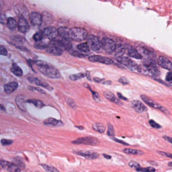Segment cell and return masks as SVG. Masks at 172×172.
Returning <instances> with one entry per match:
<instances>
[{"instance_id": "cell-2", "label": "cell", "mask_w": 172, "mask_h": 172, "mask_svg": "<svg viewBox=\"0 0 172 172\" xmlns=\"http://www.w3.org/2000/svg\"><path fill=\"white\" fill-rule=\"evenodd\" d=\"M138 73L151 77H159L160 74L155 62L151 59H146L143 65L138 66Z\"/></svg>"}, {"instance_id": "cell-30", "label": "cell", "mask_w": 172, "mask_h": 172, "mask_svg": "<svg viewBox=\"0 0 172 172\" xmlns=\"http://www.w3.org/2000/svg\"><path fill=\"white\" fill-rule=\"evenodd\" d=\"M77 48L79 51L83 53H88L90 51V48L89 44L86 42L80 44L77 46Z\"/></svg>"}, {"instance_id": "cell-48", "label": "cell", "mask_w": 172, "mask_h": 172, "mask_svg": "<svg viewBox=\"0 0 172 172\" xmlns=\"http://www.w3.org/2000/svg\"><path fill=\"white\" fill-rule=\"evenodd\" d=\"M66 101L68 105L71 107L72 108H75L76 107V105L74 101L72 100L71 99L67 98L66 99Z\"/></svg>"}, {"instance_id": "cell-35", "label": "cell", "mask_w": 172, "mask_h": 172, "mask_svg": "<svg viewBox=\"0 0 172 172\" xmlns=\"http://www.w3.org/2000/svg\"><path fill=\"white\" fill-rule=\"evenodd\" d=\"M84 86L86 88L89 89L90 90V91H91V92H92L93 99H94V100L95 101L98 102L100 101V96H99L98 93H97L96 92H95V91H92V90L91 89V88L90 87V86L88 84L85 83Z\"/></svg>"}, {"instance_id": "cell-36", "label": "cell", "mask_w": 172, "mask_h": 172, "mask_svg": "<svg viewBox=\"0 0 172 172\" xmlns=\"http://www.w3.org/2000/svg\"><path fill=\"white\" fill-rule=\"evenodd\" d=\"M85 77V75L83 73H78L76 74H72L69 76V79L71 81H76L78 79H81L82 78H84Z\"/></svg>"}, {"instance_id": "cell-52", "label": "cell", "mask_w": 172, "mask_h": 172, "mask_svg": "<svg viewBox=\"0 0 172 172\" xmlns=\"http://www.w3.org/2000/svg\"><path fill=\"white\" fill-rule=\"evenodd\" d=\"M158 153L161 155H164V156L168 157H169V158L172 159V154H171V153H165V152L161 151H158Z\"/></svg>"}, {"instance_id": "cell-7", "label": "cell", "mask_w": 172, "mask_h": 172, "mask_svg": "<svg viewBox=\"0 0 172 172\" xmlns=\"http://www.w3.org/2000/svg\"><path fill=\"white\" fill-rule=\"evenodd\" d=\"M117 61L120 64L126 66L129 70L138 72V65L128 57L123 56L119 57L117 58Z\"/></svg>"}, {"instance_id": "cell-32", "label": "cell", "mask_w": 172, "mask_h": 172, "mask_svg": "<svg viewBox=\"0 0 172 172\" xmlns=\"http://www.w3.org/2000/svg\"><path fill=\"white\" fill-rule=\"evenodd\" d=\"M93 128L95 131L100 133H103L106 130L104 125L100 123H95L93 124Z\"/></svg>"}, {"instance_id": "cell-23", "label": "cell", "mask_w": 172, "mask_h": 172, "mask_svg": "<svg viewBox=\"0 0 172 172\" xmlns=\"http://www.w3.org/2000/svg\"><path fill=\"white\" fill-rule=\"evenodd\" d=\"M44 123L45 125H52L54 126H61L64 125L62 121L53 118H48L44 121Z\"/></svg>"}, {"instance_id": "cell-41", "label": "cell", "mask_w": 172, "mask_h": 172, "mask_svg": "<svg viewBox=\"0 0 172 172\" xmlns=\"http://www.w3.org/2000/svg\"><path fill=\"white\" fill-rule=\"evenodd\" d=\"M11 39L15 42L19 43V44H23L25 41V39L24 37H23L22 36H19V35L11 36Z\"/></svg>"}, {"instance_id": "cell-3", "label": "cell", "mask_w": 172, "mask_h": 172, "mask_svg": "<svg viewBox=\"0 0 172 172\" xmlns=\"http://www.w3.org/2000/svg\"><path fill=\"white\" fill-rule=\"evenodd\" d=\"M69 35L70 39L79 42L87 38L88 33L85 29L83 28L74 27L70 29Z\"/></svg>"}, {"instance_id": "cell-44", "label": "cell", "mask_w": 172, "mask_h": 172, "mask_svg": "<svg viewBox=\"0 0 172 172\" xmlns=\"http://www.w3.org/2000/svg\"><path fill=\"white\" fill-rule=\"evenodd\" d=\"M149 125H151L152 127L154 128L159 129L161 128V125L159 124L158 123H157L156 122L153 120H150L149 121Z\"/></svg>"}, {"instance_id": "cell-17", "label": "cell", "mask_w": 172, "mask_h": 172, "mask_svg": "<svg viewBox=\"0 0 172 172\" xmlns=\"http://www.w3.org/2000/svg\"><path fill=\"white\" fill-rule=\"evenodd\" d=\"M132 107L138 113H142L147 110V107L139 100H133L131 103Z\"/></svg>"}, {"instance_id": "cell-49", "label": "cell", "mask_w": 172, "mask_h": 172, "mask_svg": "<svg viewBox=\"0 0 172 172\" xmlns=\"http://www.w3.org/2000/svg\"><path fill=\"white\" fill-rule=\"evenodd\" d=\"M1 144L3 146H9L13 144V141L10 140H6V139H3L1 140Z\"/></svg>"}, {"instance_id": "cell-45", "label": "cell", "mask_w": 172, "mask_h": 172, "mask_svg": "<svg viewBox=\"0 0 172 172\" xmlns=\"http://www.w3.org/2000/svg\"><path fill=\"white\" fill-rule=\"evenodd\" d=\"M29 89L30 91H36V92H38V93H41V94H46L45 91L38 87H29Z\"/></svg>"}, {"instance_id": "cell-64", "label": "cell", "mask_w": 172, "mask_h": 172, "mask_svg": "<svg viewBox=\"0 0 172 172\" xmlns=\"http://www.w3.org/2000/svg\"><path fill=\"white\" fill-rule=\"evenodd\" d=\"M0 165H1V164H0ZM0 170H1V166H0Z\"/></svg>"}, {"instance_id": "cell-4", "label": "cell", "mask_w": 172, "mask_h": 172, "mask_svg": "<svg viewBox=\"0 0 172 172\" xmlns=\"http://www.w3.org/2000/svg\"><path fill=\"white\" fill-rule=\"evenodd\" d=\"M87 43L91 49L96 52H99L102 48V43L98 36L89 35L87 37Z\"/></svg>"}, {"instance_id": "cell-24", "label": "cell", "mask_w": 172, "mask_h": 172, "mask_svg": "<svg viewBox=\"0 0 172 172\" xmlns=\"http://www.w3.org/2000/svg\"><path fill=\"white\" fill-rule=\"evenodd\" d=\"M70 30V29L66 27H61L57 29L59 32V35L61 36L62 39H70V35H69Z\"/></svg>"}, {"instance_id": "cell-59", "label": "cell", "mask_w": 172, "mask_h": 172, "mask_svg": "<svg viewBox=\"0 0 172 172\" xmlns=\"http://www.w3.org/2000/svg\"><path fill=\"white\" fill-rule=\"evenodd\" d=\"M104 85H111V82L110 81H107L104 82L103 83Z\"/></svg>"}, {"instance_id": "cell-42", "label": "cell", "mask_w": 172, "mask_h": 172, "mask_svg": "<svg viewBox=\"0 0 172 172\" xmlns=\"http://www.w3.org/2000/svg\"><path fill=\"white\" fill-rule=\"evenodd\" d=\"M136 170L137 172H155V169L153 168V167L149 166L146 168H138L136 169Z\"/></svg>"}, {"instance_id": "cell-11", "label": "cell", "mask_w": 172, "mask_h": 172, "mask_svg": "<svg viewBox=\"0 0 172 172\" xmlns=\"http://www.w3.org/2000/svg\"><path fill=\"white\" fill-rule=\"evenodd\" d=\"M44 36L51 40L55 39L59 35V32L57 28L52 26L47 27L43 30Z\"/></svg>"}, {"instance_id": "cell-40", "label": "cell", "mask_w": 172, "mask_h": 172, "mask_svg": "<svg viewBox=\"0 0 172 172\" xmlns=\"http://www.w3.org/2000/svg\"><path fill=\"white\" fill-rule=\"evenodd\" d=\"M44 34L42 31H39V32H36L35 34H34L33 37V39L35 41H39L42 40L44 38Z\"/></svg>"}, {"instance_id": "cell-33", "label": "cell", "mask_w": 172, "mask_h": 172, "mask_svg": "<svg viewBox=\"0 0 172 172\" xmlns=\"http://www.w3.org/2000/svg\"><path fill=\"white\" fill-rule=\"evenodd\" d=\"M26 102L27 103L33 104L34 106L37 108H42L44 106L43 102H42L41 101L37 100V99H29V100L26 101Z\"/></svg>"}, {"instance_id": "cell-10", "label": "cell", "mask_w": 172, "mask_h": 172, "mask_svg": "<svg viewBox=\"0 0 172 172\" xmlns=\"http://www.w3.org/2000/svg\"><path fill=\"white\" fill-rule=\"evenodd\" d=\"M140 97H141L142 100L144 101V102H145V103H146L149 106H150L151 107L155 108V109H157L160 110L164 112L166 111V110L165 108H164L163 106H161L160 104L157 103V102L151 99L149 97L146 96L144 95H142L140 96Z\"/></svg>"}, {"instance_id": "cell-43", "label": "cell", "mask_w": 172, "mask_h": 172, "mask_svg": "<svg viewBox=\"0 0 172 172\" xmlns=\"http://www.w3.org/2000/svg\"><path fill=\"white\" fill-rule=\"evenodd\" d=\"M107 134L110 136H115V131H114V127L111 123H108V124Z\"/></svg>"}, {"instance_id": "cell-28", "label": "cell", "mask_w": 172, "mask_h": 172, "mask_svg": "<svg viewBox=\"0 0 172 172\" xmlns=\"http://www.w3.org/2000/svg\"><path fill=\"white\" fill-rule=\"evenodd\" d=\"M128 55L131 57L137 59H142V55L139 53L136 49H134L133 48H131L128 50Z\"/></svg>"}, {"instance_id": "cell-13", "label": "cell", "mask_w": 172, "mask_h": 172, "mask_svg": "<svg viewBox=\"0 0 172 172\" xmlns=\"http://www.w3.org/2000/svg\"><path fill=\"white\" fill-rule=\"evenodd\" d=\"M14 11L16 14L19 18H24L26 19L27 17L29 16L28 11L27 8L20 4H18L15 6Z\"/></svg>"}, {"instance_id": "cell-16", "label": "cell", "mask_w": 172, "mask_h": 172, "mask_svg": "<svg viewBox=\"0 0 172 172\" xmlns=\"http://www.w3.org/2000/svg\"><path fill=\"white\" fill-rule=\"evenodd\" d=\"M17 26L18 30L22 33H26L30 28L28 21L24 18H19Z\"/></svg>"}, {"instance_id": "cell-38", "label": "cell", "mask_w": 172, "mask_h": 172, "mask_svg": "<svg viewBox=\"0 0 172 172\" xmlns=\"http://www.w3.org/2000/svg\"><path fill=\"white\" fill-rule=\"evenodd\" d=\"M68 52L70 55H72V56L79 57V58H84V57H86V55L79 52V51H77L75 50H72V49L68 50Z\"/></svg>"}, {"instance_id": "cell-15", "label": "cell", "mask_w": 172, "mask_h": 172, "mask_svg": "<svg viewBox=\"0 0 172 172\" xmlns=\"http://www.w3.org/2000/svg\"><path fill=\"white\" fill-rule=\"evenodd\" d=\"M157 63L162 68L172 72V63L168 59L163 56H160L157 59Z\"/></svg>"}, {"instance_id": "cell-50", "label": "cell", "mask_w": 172, "mask_h": 172, "mask_svg": "<svg viewBox=\"0 0 172 172\" xmlns=\"http://www.w3.org/2000/svg\"><path fill=\"white\" fill-rule=\"evenodd\" d=\"M166 80L169 83L171 84L172 85V72H169L168 73L166 74Z\"/></svg>"}, {"instance_id": "cell-51", "label": "cell", "mask_w": 172, "mask_h": 172, "mask_svg": "<svg viewBox=\"0 0 172 172\" xmlns=\"http://www.w3.org/2000/svg\"><path fill=\"white\" fill-rule=\"evenodd\" d=\"M7 55H8V52L7 49L3 46H0V55L6 56Z\"/></svg>"}, {"instance_id": "cell-26", "label": "cell", "mask_w": 172, "mask_h": 172, "mask_svg": "<svg viewBox=\"0 0 172 172\" xmlns=\"http://www.w3.org/2000/svg\"><path fill=\"white\" fill-rule=\"evenodd\" d=\"M126 52V48L123 45L121 44H119L116 45V49L114 51L115 57L117 58L119 57H122L124 55Z\"/></svg>"}, {"instance_id": "cell-27", "label": "cell", "mask_w": 172, "mask_h": 172, "mask_svg": "<svg viewBox=\"0 0 172 172\" xmlns=\"http://www.w3.org/2000/svg\"><path fill=\"white\" fill-rule=\"evenodd\" d=\"M123 153L129 154V155H144V151L137 149H131L129 148H126L122 150Z\"/></svg>"}, {"instance_id": "cell-62", "label": "cell", "mask_w": 172, "mask_h": 172, "mask_svg": "<svg viewBox=\"0 0 172 172\" xmlns=\"http://www.w3.org/2000/svg\"><path fill=\"white\" fill-rule=\"evenodd\" d=\"M168 166H172V162H170L168 163Z\"/></svg>"}, {"instance_id": "cell-31", "label": "cell", "mask_w": 172, "mask_h": 172, "mask_svg": "<svg viewBox=\"0 0 172 172\" xmlns=\"http://www.w3.org/2000/svg\"><path fill=\"white\" fill-rule=\"evenodd\" d=\"M11 72L16 76H21L23 74V71L16 64H13L12 66Z\"/></svg>"}, {"instance_id": "cell-39", "label": "cell", "mask_w": 172, "mask_h": 172, "mask_svg": "<svg viewBox=\"0 0 172 172\" xmlns=\"http://www.w3.org/2000/svg\"><path fill=\"white\" fill-rule=\"evenodd\" d=\"M41 166L46 172H60L54 166H49L46 164H42Z\"/></svg>"}, {"instance_id": "cell-47", "label": "cell", "mask_w": 172, "mask_h": 172, "mask_svg": "<svg viewBox=\"0 0 172 172\" xmlns=\"http://www.w3.org/2000/svg\"><path fill=\"white\" fill-rule=\"evenodd\" d=\"M118 82L120 83L123 84V85H127L129 83V81L128 79L126 77H121L118 79Z\"/></svg>"}, {"instance_id": "cell-37", "label": "cell", "mask_w": 172, "mask_h": 172, "mask_svg": "<svg viewBox=\"0 0 172 172\" xmlns=\"http://www.w3.org/2000/svg\"><path fill=\"white\" fill-rule=\"evenodd\" d=\"M34 47L36 49H44L47 48L48 45L44 42L42 41V40L36 42L34 44Z\"/></svg>"}, {"instance_id": "cell-46", "label": "cell", "mask_w": 172, "mask_h": 172, "mask_svg": "<svg viewBox=\"0 0 172 172\" xmlns=\"http://www.w3.org/2000/svg\"><path fill=\"white\" fill-rule=\"evenodd\" d=\"M129 166H131V168H138L140 167V164L139 163L136 162L135 161H131L129 163Z\"/></svg>"}, {"instance_id": "cell-5", "label": "cell", "mask_w": 172, "mask_h": 172, "mask_svg": "<svg viewBox=\"0 0 172 172\" xmlns=\"http://www.w3.org/2000/svg\"><path fill=\"white\" fill-rule=\"evenodd\" d=\"M75 144H84L88 146H96L100 144V141L97 138L92 136H86L77 138L72 142Z\"/></svg>"}, {"instance_id": "cell-12", "label": "cell", "mask_w": 172, "mask_h": 172, "mask_svg": "<svg viewBox=\"0 0 172 172\" xmlns=\"http://www.w3.org/2000/svg\"><path fill=\"white\" fill-rule=\"evenodd\" d=\"M1 166L7 171L10 172H20V169L18 166L13 163H10L6 161H0Z\"/></svg>"}, {"instance_id": "cell-58", "label": "cell", "mask_w": 172, "mask_h": 172, "mask_svg": "<svg viewBox=\"0 0 172 172\" xmlns=\"http://www.w3.org/2000/svg\"><path fill=\"white\" fill-rule=\"evenodd\" d=\"M4 6V0H0V11L2 10Z\"/></svg>"}, {"instance_id": "cell-53", "label": "cell", "mask_w": 172, "mask_h": 172, "mask_svg": "<svg viewBox=\"0 0 172 172\" xmlns=\"http://www.w3.org/2000/svg\"><path fill=\"white\" fill-rule=\"evenodd\" d=\"M112 140H114L115 142H117L118 143H119V144H123V145H125V146H128V144L126 143V142H123L122 140H118L117 138H112Z\"/></svg>"}, {"instance_id": "cell-55", "label": "cell", "mask_w": 172, "mask_h": 172, "mask_svg": "<svg viewBox=\"0 0 172 172\" xmlns=\"http://www.w3.org/2000/svg\"><path fill=\"white\" fill-rule=\"evenodd\" d=\"M85 76L86 77V78H87V79H88L89 81H91L92 79H91V76H90V74L88 71L86 72Z\"/></svg>"}, {"instance_id": "cell-29", "label": "cell", "mask_w": 172, "mask_h": 172, "mask_svg": "<svg viewBox=\"0 0 172 172\" xmlns=\"http://www.w3.org/2000/svg\"><path fill=\"white\" fill-rule=\"evenodd\" d=\"M17 24L15 19L11 17L9 18L7 21V25L10 30H15L17 28Z\"/></svg>"}, {"instance_id": "cell-34", "label": "cell", "mask_w": 172, "mask_h": 172, "mask_svg": "<svg viewBox=\"0 0 172 172\" xmlns=\"http://www.w3.org/2000/svg\"><path fill=\"white\" fill-rule=\"evenodd\" d=\"M42 22L45 23H50L52 21V17L50 14L47 12H44L42 14Z\"/></svg>"}, {"instance_id": "cell-57", "label": "cell", "mask_w": 172, "mask_h": 172, "mask_svg": "<svg viewBox=\"0 0 172 172\" xmlns=\"http://www.w3.org/2000/svg\"><path fill=\"white\" fill-rule=\"evenodd\" d=\"M93 79H94V81L95 82H96V83H101V81H102L103 80V79H100V78H97V77L94 78Z\"/></svg>"}, {"instance_id": "cell-14", "label": "cell", "mask_w": 172, "mask_h": 172, "mask_svg": "<svg viewBox=\"0 0 172 172\" xmlns=\"http://www.w3.org/2000/svg\"><path fill=\"white\" fill-rule=\"evenodd\" d=\"M31 23L36 26H39L42 23V17L38 12H33L29 15Z\"/></svg>"}, {"instance_id": "cell-56", "label": "cell", "mask_w": 172, "mask_h": 172, "mask_svg": "<svg viewBox=\"0 0 172 172\" xmlns=\"http://www.w3.org/2000/svg\"><path fill=\"white\" fill-rule=\"evenodd\" d=\"M117 96L119 97V98L122 99L123 100H127L126 98H125V97L123 96V95L121 94V93H117Z\"/></svg>"}, {"instance_id": "cell-21", "label": "cell", "mask_w": 172, "mask_h": 172, "mask_svg": "<svg viewBox=\"0 0 172 172\" xmlns=\"http://www.w3.org/2000/svg\"><path fill=\"white\" fill-rule=\"evenodd\" d=\"M16 104L20 109L26 111V101L25 100L24 97L22 95H19L17 96L15 99Z\"/></svg>"}, {"instance_id": "cell-25", "label": "cell", "mask_w": 172, "mask_h": 172, "mask_svg": "<svg viewBox=\"0 0 172 172\" xmlns=\"http://www.w3.org/2000/svg\"><path fill=\"white\" fill-rule=\"evenodd\" d=\"M46 51L47 53L50 55H53L55 56H60L63 54V50L59 48L58 47H55L54 46L48 47L46 48Z\"/></svg>"}, {"instance_id": "cell-22", "label": "cell", "mask_w": 172, "mask_h": 172, "mask_svg": "<svg viewBox=\"0 0 172 172\" xmlns=\"http://www.w3.org/2000/svg\"><path fill=\"white\" fill-rule=\"evenodd\" d=\"M104 97L105 98L109 101L110 102L115 103V104L118 105H120L121 104V101L119 100L110 91H106L104 93Z\"/></svg>"}, {"instance_id": "cell-8", "label": "cell", "mask_w": 172, "mask_h": 172, "mask_svg": "<svg viewBox=\"0 0 172 172\" xmlns=\"http://www.w3.org/2000/svg\"><path fill=\"white\" fill-rule=\"evenodd\" d=\"M73 153L85 157L87 160H95L99 157V154L92 151H74Z\"/></svg>"}, {"instance_id": "cell-54", "label": "cell", "mask_w": 172, "mask_h": 172, "mask_svg": "<svg viewBox=\"0 0 172 172\" xmlns=\"http://www.w3.org/2000/svg\"><path fill=\"white\" fill-rule=\"evenodd\" d=\"M163 138H164L165 140H166V141H168V142L172 144V137H169V136H163Z\"/></svg>"}, {"instance_id": "cell-19", "label": "cell", "mask_w": 172, "mask_h": 172, "mask_svg": "<svg viewBox=\"0 0 172 172\" xmlns=\"http://www.w3.org/2000/svg\"><path fill=\"white\" fill-rule=\"evenodd\" d=\"M28 79L29 81L31 83H34L36 84V85L39 86L43 87L44 88L48 90V91H52L53 89V88L49 85L48 84L44 82L41 81V80H40L37 78L30 77V78H28Z\"/></svg>"}, {"instance_id": "cell-20", "label": "cell", "mask_w": 172, "mask_h": 172, "mask_svg": "<svg viewBox=\"0 0 172 172\" xmlns=\"http://www.w3.org/2000/svg\"><path fill=\"white\" fill-rule=\"evenodd\" d=\"M18 87V84L15 82H10L4 85V91L5 93L9 94L15 91Z\"/></svg>"}, {"instance_id": "cell-61", "label": "cell", "mask_w": 172, "mask_h": 172, "mask_svg": "<svg viewBox=\"0 0 172 172\" xmlns=\"http://www.w3.org/2000/svg\"><path fill=\"white\" fill-rule=\"evenodd\" d=\"M0 110H5L4 106H3L1 104H0Z\"/></svg>"}, {"instance_id": "cell-18", "label": "cell", "mask_w": 172, "mask_h": 172, "mask_svg": "<svg viewBox=\"0 0 172 172\" xmlns=\"http://www.w3.org/2000/svg\"><path fill=\"white\" fill-rule=\"evenodd\" d=\"M136 50H137L139 53L140 54L142 57H146V59H151L152 58L155 57V55L153 52L150 51L148 49L143 47H138Z\"/></svg>"}, {"instance_id": "cell-9", "label": "cell", "mask_w": 172, "mask_h": 172, "mask_svg": "<svg viewBox=\"0 0 172 172\" xmlns=\"http://www.w3.org/2000/svg\"><path fill=\"white\" fill-rule=\"evenodd\" d=\"M89 61L93 63H99L107 65L113 64L114 61L107 57H103L99 55H92L89 57Z\"/></svg>"}, {"instance_id": "cell-6", "label": "cell", "mask_w": 172, "mask_h": 172, "mask_svg": "<svg viewBox=\"0 0 172 172\" xmlns=\"http://www.w3.org/2000/svg\"><path fill=\"white\" fill-rule=\"evenodd\" d=\"M102 49L108 54L113 53L116 47L115 42L113 40L108 37H104L101 40Z\"/></svg>"}, {"instance_id": "cell-63", "label": "cell", "mask_w": 172, "mask_h": 172, "mask_svg": "<svg viewBox=\"0 0 172 172\" xmlns=\"http://www.w3.org/2000/svg\"><path fill=\"white\" fill-rule=\"evenodd\" d=\"M78 127V128L79 129H83L84 128L82 126H81V127H79V126H78V127Z\"/></svg>"}, {"instance_id": "cell-1", "label": "cell", "mask_w": 172, "mask_h": 172, "mask_svg": "<svg viewBox=\"0 0 172 172\" xmlns=\"http://www.w3.org/2000/svg\"><path fill=\"white\" fill-rule=\"evenodd\" d=\"M34 63L38 66L40 72L47 78L52 79H58L61 78L59 70L48 63L41 61H35Z\"/></svg>"}, {"instance_id": "cell-60", "label": "cell", "mask_w": 172, "mask_h": 172, "mask_svg": "<svg viewBox=\"0 0 172 172\" xmlns=\"http://www.w3.org/2000/svg\"><path fill=\"white\" fill-rule=\"evenodd\" d=\"M103 156H104L105 158H106L107 159H110L111 158V157L110 155H107L106 154H103Z\"/></svg>"}]
</instances>
